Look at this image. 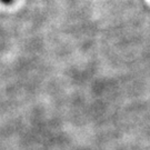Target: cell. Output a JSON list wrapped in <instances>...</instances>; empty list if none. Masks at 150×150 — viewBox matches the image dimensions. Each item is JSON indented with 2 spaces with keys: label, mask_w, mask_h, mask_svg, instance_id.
Instances as JSON below:
<instances>
[{
  "label": "cell",
  "mask_w": 150,
  "mask_h": 150,
  "mask_svg": "<svg viewBox=\"0 0 150 150\" xmlns=\"http://www.w3.org/2000/svg\"><path fill=\"white\" fill-rule=\"evenodd\" d=\"M0 1H2L4 4H11L13 0H0Z\"/></svg>",
  "instance_id": "1"
}]
</instances>
